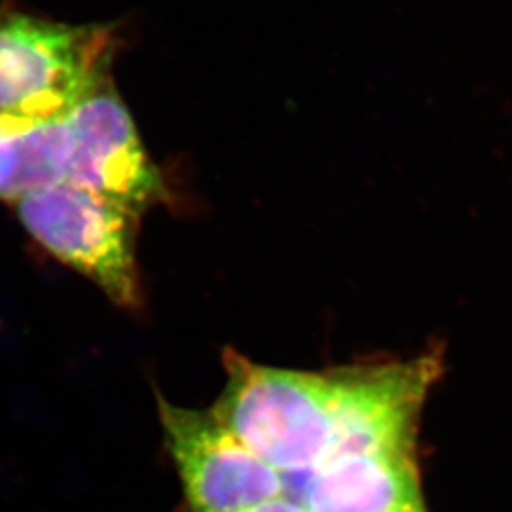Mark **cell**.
<instances>
[{
	"mask_svg": "<svg viewBox=\"0 0 512 512\" xmlns=\"http://www.w3.org/2000/svg\"><path fill=\"white\" fill-rule=\"evenodd\" d=\"M226 385L213 412L255 456L283 476L302 475L329 458V374L258 365L224 351Z\"/></svg>",
	"mask_w": 512,
	"mask_h": 512,
	"instance_id": "6da1fadb",
	"label": "cell"
},
{
	"mask_svg": "<svg viewBox=\"0 0 512 512\" xmlns=\"http://www.w3.org/2000/svg\"><path fill=\"white\" fill-rule=\"evenodd\" d=\"M114 37L103 25L0 18V114L63 118L109 80Z\"/></svg>",
	"mask_w": 512,
	"mask_h": 512,
	"instance_id": "7a4b0ae2",
	"label": "cell"
},
{
	"mask_svg": "<svg viewBox=\"0 0 512 512\" xmlns=\"http://www.w3.org/2000/svg\"><path fill=\"white\" fill-rule=\"evenodd\" d=\"M16 203L21 224L40 247L88 277L116 306H143L135 211L69 181Z\"/></svg>",
	"mask_w": 512,
	"mask_h": 512,
	"instance_id": "3957f363",
	"label": "cell"
},
{
	"mask_svg": "<svg viewBox=\"0 0 512 512\" xmlns=\"http://www.w3.org/2000/svg\"><path fill=\"white\" fill-rule=\"evenodd\" d=\"M165 440L192 512H243L287 490L283 475L255 456L213 410L160 399Z\"/></svg>",
	"mask_w": 512,
	"mask_h": 512,
	"instance_id": "277c9868",
	"label": "cell"
},
{
	"mask_svg": "<svg viewBox=\"0 0 512 512\" xmlns=\"http://www.w3.org/2000/svg\"><path fill=\"white\" fill-rule=\"evenodd\" d=\"M437 374L433 355L329 372L334 431L327 459L412 452L421 404Z\"/></svg>",
	"mask_w": 512,
	"mask_h": 512,
	"instance_id": "5b68a950",
	"label": "cell"
},
{
	"mask_svg": "<svg viewBox=\"0 0 512 512\" xmlns=\"http://www.w3.org/2000/svg\"><path fill=\"white\" fill-rule=\"evenodd\" d=\"M67 124L71 152L65 181L137 215L164 200L162 175L109 80L67 114Z\"/></svg>",
	"mask_w": 512,
	"mask_h": 512,
	"instance_id": "8992f818",
	"label": "cell"
},
{
	"mask_svg": "<svg viewBox=\"0 0 512 512\" xmlns=\"http://www.w3.org/2000/svg\"><path fill=\"white\" fill-rule=\"evenodd\" d=\"M302 476L308 512H425L412 452L330 458Z\"/></svg>",
	"mask_w": 512,
	"mask_h": 512,
	"instance_id": "52a82bcc",
	"label": "cell"
},
{
	"mask_svg": "<svg viewBox=\"0 0 512 512\" xmlns=\"http://www.w3.org/2000/svg\"><path fill=\"white\" fill-rule=\"evenodd\" d=\"M71 152L67 116L33 120L0 114V200L65 181Z\"/></svg>",
	"mask_w": 512,
	"mask_h": 512,
	"instance_id": "ba28073f",
	"label": "cell"
},
{
	"mask_svg": "<svg viewBox=\"0 0 512 512\" xmlns=\"http://www.w3.org/2000/svg\"><path fill=\"white\" fill-rule=\"evenodd\" d=\"M243 512H308L304 507H302V503H298L296 499L293 497H289V495H279V497H274V499H268V501H264V503H260V505H255V507H251V509H247V511Z\"/></svg>",
	"mask_w": 512,
	"mask_h": 512,
	"instance_id": "9c48e42d",
	"label": "cell"
}]
</instances>
